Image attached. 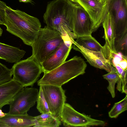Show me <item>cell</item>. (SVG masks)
Wrapping results in <instances>:
<instances>
[{
	"mask_svg": "<svg viewBox=\"0 0 127 127\" xmlns=\"http://www.w3.org/2000/svg\"><path fill=\"white\" fill-rule=\"evenodd\" d=\"M0 121L7 127H29L35 124V117L23 114H12L6 113L5 115L0 117Z\"/></svg>",
	"mask_w": 127,
	"mask_h": 127,
	"instance_id": "obj_15",
	"label": "cell"
},
{
	"mask_svg": "<svg viewBox=\"0 0 127 127\" xmlns=\"http://www.w3.org/2000/svg\"><path fill=\"white\" fill-rule=\"evenodd\" d=\"M75 41L78 44L90 51H101L103 48V46L91 35L77 37Z\"/></svg>",
	"mask_w": 127,
	"mask_h": 127,
	"instance_id": "obj_20",
	"label": "cell"
},
{
	"mask_svg": "<svg viewBox=\"0 0 127 127\" xmlns=\"http://www.w3.org/2000/svg\"><path fill=\"white\" fill-rule=\"evenodd\" d=\"M37 101L36 108L40 113H48L52 115L42 91L40 88Z\"/></svg>",
	"mask_w": 127,
	"mask_h": 127,
	"instance_id": "obj_23",
	"label": "cell"
},
{
	"mask_svg": "<svg viewBox=\"0 0 127 127\" xmlns=\"http://www.w3.org/2000/svg\"><path fill=\"white\" fill-rule=\"evenodd\" d=\"M6 3L0 0V25H4L5 16V9L7 7Z\"/></svg>",
	"mask_w": 127,
	"mask_h": 127,
	"instance_id": "obj_26",
	"label": "cell"
},
{
	"mask_svg": "<svg viewBox=\"0 0 127 127\" xmlns=\"http://www.w3.org/2000/svg\"><path fill=\"white\" fill-rule=\"evenodd\" d=\"M87 64L81 57L75 56L49 72L44 73L37 85L61 87L71 79L84 74Z\"/></svg>",
	"mask_w": 127,
	"mask_h": 127,
	"instance_id": "obj_3",
	"label": "cell"
},
{
	"mask_svg": "<svg viewBox=\"0 0 127 127\" xmlns=\"http://www.w3.org/2000/svg\"><path fill=\"white\" fill-rule=\"evenodd\" d=\"M111 0H107V4H106V11L105 12V13L104 15V18L107 14L108 12V8L109 6V5L110 3V1Z\"/></svg>",
	"mask_w": 127,
	"mask_h": 127,
	"instance_id": "obj_27",
	"label": "cell"
},
{
	"mask_svg": "<svg viewBox=\"0 0 127 127\" xmlns=\"http://www.w3.org/2000/svg\"><path fill=\"white\" fill-rule=\"evenodd\" d=\"M0 127H7V126L0 121Z\"/></svg>",
	"mask_w": 127,
	"mask_h": 127,
	"instance_id": "obj_30",
	"label": "cell"
},
{
	"mask_svg": "<svg viewBox=\"0 0 127 127\" xmlns=\"http://www.w3.org/2000/svg\"><path fill=\"white\" fill-rule=\"evenodd\" d=\"M20 2H23L25 3H32V0H19Z\"/></svg>",
	"mask_w": 127,
	"mask_h": 127,
	"instance_id": "obj_28",
	"label": "cell"
},
{
	"mask_svg": "<svg viewBox=\"0 0 127 127\" xmlns=\"http://www.w3.org/2000/svg\"><path fill=\"white\" fill-rule=\"evenodd\" d=\"M114 44L115 50L116 52L127 56V31L115 36Z\"/></svg>",
	"mask_w": 127,
	"mask_h": 127,
	"instance_id": "obj_21",
	"label": "cell"
},
{
	"mask_svg": "<svg viewBox=\"0 0 127 127\" xmlns=\"http://www.w3.org/2000/svg\"><path fill=\"white\" fill-rule=\"evenodd\" d=\"M4 25L6 30L21 39L26 45L31 46L41 28L37 18L18 9L8 6L5 9Z\"/></svg>",
	"mask_w": 127,
	"mask_h": 127,
	"instance_id": "obj_1",
	"label": "cell"
},
{
	"mask_svg": "<svg viewBox=\"0 0 127 127\" xmlns=\"http://www.w3.org/2000/svg\"><path fill=\"white\" fill-rule=\"evenodd\" d=\"M40 88L42 91L52 115L56 118H60L66 99L65 91L61 87L51 85H41Z\"/></svg>",
	"mask_w": 127,
	"mask_h": 127,
	"instance_id": "obj_8",
	"label": "cell"
},
{
	"mask_svg": "<svg viewBox=\"0 0 127 127\" xmlns=\"http://www.w3.org/2000/svg\"><path fill=\"white\" fill-rule=\"evenodd\" d=\"M82 6L92 21L95 30L100 26L104 18L107 0H69Z\"/></svg>",
	"mask_w": 127,
	"mask_h": 127,
	"instance_id": "obj_11",
	"label": "cell"
},
{
	"mask_svg": "<svg viewBox=\"0 0 127 127\" xmlns=\"http://www.w3.org/2000/svg\"><path fill=\"white\" fill-rule=\"evenodd\" d=\"M24 87L18 82L12 79L0 85V109L9 104L16 95Z\"/></svg>",
	"mask_w": 127,
	"mask_h": 127,
	"instance_id": "obj_14",
	"label": "cell"
},
{
	"mask_svg": "<svg viewBox=\"0 0 127 127\" xmlns=\"http://www.w3.org/2000/svg\"><path fill=\"white\" fill-rule=\"evenodd\" d=\"M73 44L72 48L73 49L80 52L91 65L104 69L108 72L111 71L112 65L110 62L105 57L102 51L89 50L78 44L75 40Z\"/></svg>",
	"mask_w": 127,
	"mask_h": 127,
	"instance_id": "obj_12",
	"label": "cell"
},
{
	"mask_svg": "<svg viewBox=\"0 0 127 127\" xmlns=\"http://www.w3.org/2000/svg\"><path fill=\"white\" fill-rule=\"evenodd\" d=\"M6 113L3 112L1 109H0V117H2L4 116Z\"/></svg>",
	"mask_w": 127,
	"mask_h": 127,
	"instance_id": "obj_29",
	"label": "cell"
},
{
	"mask_svg": "<svg viewBox=\"0 0 127 127\" xmlns=\"http://www.w3.org/2000/svg\"><path fill=\"white\" fill-rule=\"evenodd\" d=\"M104 29V34L102 37L105 39V43L112 51L116 52L114 48V40L115 34L112 24L110 14L108 12L102 22Z\"/></svg>",
	"mask_w": 127,
	"mask_h": 127,
	"instance_id": "obj_17",
	"label": "cell"
},
{
	"mask_svg": "<svg viewBox=\"0 0 127 127\" xmlns=\"http://www.w3.org/2000/svg\"><path fill=\"white\" fill-rule=\"evenodd\" d=\"M73 3L74 8L72 17L73 32L77 37L91 35L95 30L92 21L88 14L82 6Z\"/></svg>",
	"mask_w": 127,
	"mask_h": 127,
	"instance_id": "obj_10",
	"label": "cell"
},
{
	"mask_svg": "<svg viewBox=\"0 0 127 127\" xmlns=\"http://www.w3.org/2000/svg\"><path fill=\"white\" fill-rule=\"evenodd\" d=\"M103 78L108 81L109 85L107 88L113 98L115 96V85L117 83V89L121 92L122 91V83L119 75L116 68L112 66L110 72L103 75Z\"/></svg>",
	"mask_w": 127,
	"mask_h": 127,
	"instance_id": "obj_18",
	"label": "cell"
},
{
	"mask_svg": "<svg viewBox=\"0 0 127 127\" xmlns=\"http://www.w3.org/2000/svg\"><path fill=\"white\" fill-rule=\"evenodd\" d=\"M39 93L37 89L24 87L9 104L10 108L8 113L12 114H27L30 108L37 101Z\"/></svg>",
	"mask_w": 127,
	"mask_h": 127,
	"instance_id": "obj_7",
	"label": "cell"
},
{
	"mask_svg": "<svg viewBox=\"0 0 127 127\" xmlns=\"http://www.w3.org/2000/svg\"><path fill=\"white\" fill-rule=\"evenodd\" d=\"M74 4L69 0H54L48 4L43 16L44 23L49 28L62 34L72 31Z\"/></svg>",
	"mask_w": 127,
	"mask_h": 127,
	"instance_id": "obj_2",
	"label": "cell"
},
{
	"mask_svg": "<svg viewBox=\"0 0 127 127\" xmlns=\"http://www.w3.org/2000/svg\"><path fill=\"white\" fill-rule=\"evenodd\" d=\"M60 118L64 125L66 127H104V121L94 119L76 110L70 104L65 103Z\"/></svg>",
	"mask_w": 127,
	"mask_h": 127,
	"instance_id": "obj_6",
	"label": "cell"
},
{
	"mask_svg": "<svg viewBox=\"0 0 127 127\" xmlns=\"http://www.w3.org/2000/svg\"><path fill=\"white\" fill-rule=\"evenodd\" d=\"M114 67L117 70L121 81L122 83V93L127 95V69L124 70L119 65Z\"/></svg>",
	"mask_w": 127,
	"mask_h": 127,
	"instance_id": "obj_25",
	"label": "cell"
},
{
	"mask_svg": "<svg viewBox=\"0 0 127 127\" xmlns=\"http://www.w3.org/2000/svg\"><path fill=\"white\" fill-rule=\"evenodd\" d=\"M26 52L19 48L0 42V59L10 63L21 61Z\"/></svg>",
	"mask_w": 127,
	"mask_h": 127,
	"instance_id": "obj_16",
	"label": "cell"
},
{
	"mask_svg": "<svg viewBox=\"0 0 127 127\" xmlns=\"http://www.w3.org/2000/svg\"><path fill=\"white\" fill-rule=\"evenodd\" d=\"M2 32V29L0 27V37L1 36Z\"/></svg>",
	"mask_w": 127,
	"mask_h": 127,
	"instance_id": "obj_31",
	"label": "cell"
},
{
	"mask_svg": "<svg viewBox=\"0 0 127 127\" xmlns=\"http://www.w3.org/2000/svg\"><path fill=\"white\" fill-rule=\"evenodd\" d=\"M64 41L62 34L46 26L41 28L31 46L35 61L40 64L52 55Z\"/></svg>",
	"mask_w": 127,
	"mask_h": 127,
	"instance_id": "obj_4",
	"label": "cell"
},
{
	"mask_svg": "<svg viewBox=\"0 0 127 127\" xmlns=\"http://www.w3.org/2000/svg\"><path fill=\"white\" fill-rule=\"evenodd\" d=\"M127 110V95L120 101L115 103L108 112L109 117L111 118H116L123 112Z\"/></svg>",
	"mask_w": 127,
	"mask_h": 127,
	"instance_id": "obj_22",
	"label": "cell"
},
{
	"mask_svg": "<svg viewBox=\"0 0 127 127\" xmlns=\"http://www.w3.org/2000/svg\"><path fill=\"white\" fill-rule=\"evenodd\" d=\"M35 124L33 127H58L61 125L59 118L48 113L35 117Z\"/></svg>",
	"mask_w": 127,
	"mask_h": 127,
	"instance_id": "obj_19",
	"label": "cell"
},
{
	"mask_svg": "<svg viewBox=\"0 0 127 127\" xmlns=\"http://www.w3.org/2000/svg\"><path fill=\"white\" fill-rule=\"evenodd\" d=\"M72 48V46H68L63 41L55 52L40 64L43 72L50 71L63 64Z\"/></svg>",
	"mask_w": 127,
	"mask_h": 127,
	"instance_id": "obj_13",
	"label": "cell"
},
{
	"mask_svg": "<svg viewBox=\"0 0 127 127\" xmlns=\"http://www.w3.org/2000/svg\"><path fill=\"white\" fill-rule=\"evenodd\" d=\"M11 69L8 68L0 63V85L5 83L12 79Z\"/></svg>",
	"mask_w": 127,
	"mask_h": 127,
	"instance_id": "obj_24",
	"label": "cell"
},
{
	"mask_svg": "<svg viewBox=\"0 0 127 127\" xmlns=\"http://www.w3.org/2000/svg\"><path fill=\"white\" fill-rule=\"evenodd\" d=\"M11 69L12 79L25 87L33 86L43 72L40 64L35 61L32 55L15 63Z\"/></svg>",
	"mask_w": 127,
	"mask_h": 127,
	"instance_id": "obj_5",
	"label": "cell"
},
{
	"mask_svg": "<svg viewBox=\"0 0 127 127\" xmlns=\"http://www.w3.org/2000/svg\"><path fill=\"white\" fill-rule=\"evenodd\" d=\"M108 12L110 14L115 36L127 31V0H111Z\"/></svg>",
	"mask_w": 127,
	"mask_h": 127,
	"instance_id": "obj_9",
	"label": "cell"
}]
</instances>
